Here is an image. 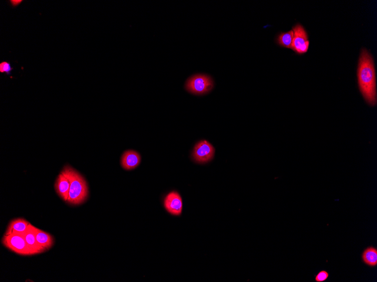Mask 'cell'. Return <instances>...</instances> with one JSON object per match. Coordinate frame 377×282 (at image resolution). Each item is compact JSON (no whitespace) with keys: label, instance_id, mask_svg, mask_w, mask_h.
Instances as JSON below:
<instances>
[{"label":"cell","instance_id":"obj_1","mask_svg":"<svg viewBox=\"0 0 377 282\" xmlns=\"http://www.w3.org/2000/svg\"><path fill=\"white\" fill-rule=\"evenodd\" d=\"M358 85L363 96L371 106L377 104L376 78L374 59L366 49L362 50L358 70Z\"/></svg>","mask_w":377,"mask_h":282},{"label":"cell","instance_id":"obj_10","mask_svg":"<svg viewBox=\"0 0 377 282\" xmlns=\"http://www.w3.org/2000/svg\"><path fill=\"white\" fill-rule=\"evenodd\" d=\"M54 187L58 195L66 202L69 195L70 183L61 173L55 181Z\"/></svg>","mask_w":377,"mask_h":282},{"label":"cell","instance_id":"obj_17","mask_svg":"<svg viewBox=\"0 0 377 282\" xmlns=\"http://www.w3.org/2000/svg\"><path fill=\"white\" fill-rule=\"evenodd\" d=\"M22 2V0H11L10 3L12 7H16L18 6Z\"/></svg>","mask_w":377,"mask_h":282},{"label":"cell","instance_id":"obj_4","mask_svg":"<svg viewBox=\"0 0 377 282\" xmlns=\"http://www.w3.org/2000/svg\"><path fill=\"white\" fill-rule=\"evenodd\" d=\"M2 244L14 253L22 256L35 255L36 254L30 248L25 240L22 234H4L2 238Z\"/></svg>","mask_w":377,"mask_h":282},{"label":"cell","instance_id":"obj_14","mask_svg":"<svg viewBox=\"0 0 377 282\" xmlns=\"http://www.w3.org/2000/svg\"><path fill=\"white\" fill-rule=\"evenodd\" d=\"M293 30L289 32L281 33L276 38L277 43L283 48L291 49L293 44Z\"/></svg>","mask_w":377,"mask_h":282},{"label":"cell","instance_id":"obj_8","mask_svg":"<svg viewBox=\"0 0 377 282\" xmlns=\"http://www.w3.org/2000/svg\"><path fill=\"white\" fill-rule=\"evenodd\" d=\"M35 229V226L30 223L26 232L23 235L28 246L37 255L45 253L46 251L38 243Z\"/></svg>","mask_w":377,"mask_h":282},{"label":"cell","instance_id":"obj_15","mask_svg":"<svg viewBox=\"0 0 377 282\" xmlns=\"http://www.w3.org/2000/svg\"><path fill=\"white\" fill-rule=\"evenodd\" d=\"M12 70H13V68L9 62L5 61L0 63V72L5 73L7 75H9L11 74Z\"/></svg>","mask_w":377,"mask_h":282},{"label":"cell","instance_id":"obj_11","mask_svg":"<svg viewBox=\"0 0 377 282\" xmlns=\"http://www.w3.org/2000/svg\"><path fill=\"white\" fill-rule=\"evenodd\" d=\"M30 223L23 218L12 220L8 225L5 235L12 234H23L27 230Z\"/></svg>","mask_w":377,"mask_h":282},{"label":"cell","instance_id":"obj_9","mask_svg":"<svg viewBox=\"0 0 377 282\" xmlns=\"http://www.w3.org/2000/svg\"><path fill=\"white\" fill-rule=\"evenodd\" d=\"M140 154L134 151H127L123 153L121 159V165L124 170H134L141 162Z\"/></svg>","mask_w":377,"mask_h":282},{"label":"cell","instance_id":"obj_13","mask_svg":"<svg viewBox=\"0 0 377 282\" xmlns=\"http://www.w3.org/2000/svg\"><path fill=\"white\" fill-rule=\"evenodd\" d=\"M362 260L368 266L376 267L377 266V248L373 246L367 247L362 254Z\"/></svg>","mask_w":377,"mask_h":282},{"label":"cell","instance_id":"obj_6","mask_svg":"<svg viewBox=\"0 0 377 282\" xmlns=\"http://www.w3.org/2000/svg\"><path fill=\"white\" fill-rule=\"evenodd\" d=\"M215 155V149L206 140L200 141L195 145L192 156L199 164L206 163L212 160Z\"/></svg>","mask_w":377,"mask_h":282},{"label":"cell","instance_id":"obj_2","mask_svg":"<svg viewBox=\"0 0 377 282\" xmlns=\"http://www.w3.org/2000/svg\"><path fill=\"white\" fill-rule=\"evenodd\" d=\"M61 173L70 183L69 195L66 202L72 206H78L86 201L89 190L87 182L82 175L68 165L64 167Z\"/></svg>","mask_w":377,"mask_h":282},{"label":"cell","instance_id":"obj_5","mask_svg":"<svg viewBox=\"0 0 377 282\" xmlns=\"http://www.w3.org/2000/svg\"><path fill=\"white\" fill-rule=\"evenodd\" d=\"M294 37L292 49L294 52L301 55L307 52L310 41L308 40L307 33L302 25L298 24L293 27Z\"/></svg>","mask_w":377,"mask_h":282},{"label":"cell","instance_id":"obj_16","mask_svg":"<svg viewBox=\"0 0 377 282\" xmlns=\"http://www.w3.org/2000/svg\"><path fill=\"white\" fill-rule=\"evenodd\" d=\"M329 277V274L327 271H320L318 274L315 276V281L316 282H324L328 279Z\"/></svg>","mask_w":377,"mask_h":282},{"label":"cell","instance_id":"obj_3","mask_svg":"<svg viewBox=\"0 0 377 282\" xmlns=\"http://www.w3.org/2000/svg\"><path fill=\"white\" fill-rule=\"evenodd\" d=\"M214 87V83L210 76L204 74H197L188 78L186 84L187 91L197 95H202L210 92Z\"/></svg>","mask_w":377,"mask_h":282},{"label":"cell","instance_id":"obj_12","mask_svg":"<svg viewBox=\"0 0 377 282\" xmlns=\"http://www.w3.org/2000/svg\"><path fill=\"white\" fill-rule=\"evenodd\" d=\"M35 234L37 241L46 251L51 249L54 245V239L48 233L35 227Z\"/></svg>","mask_w":377,"mask_h":282},{"label":"cell","instance_id":"obj_7","mask_svg":"<svg viewBox=\"0 0 377 282\" xmlns=\"http://www.w3.org/2000/svg\"><path fill=\"white\" fill-rule=\"evenodd\" d=\"M165 207L171 214L179 216L183 210V201L181 195L177 191L171 192L164 200Z\"/></svg>","mask_w":377,"mask_h":282}]
</instances>
